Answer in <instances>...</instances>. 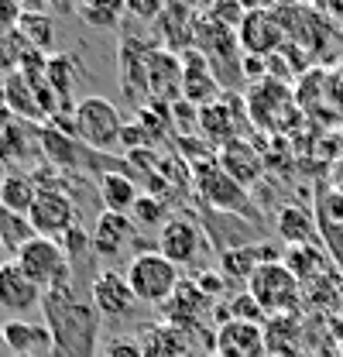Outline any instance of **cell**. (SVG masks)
Returning a JSON list of instances; mask_svg holds the SVG:
<instances>
[{
	"mask_svg": "<svg viewBox=\"0 0 343 357\" xmlns=\"http://www.w3.org/2000/svg\"><path fill=\"white\" fill-rule=\"evenodd\" d=\"M45 326L52 333V347L62 357H96L100 344V312L93 303H83L76 289L45 292L42 299Z\"/></svg>",
	"mask_w": 343,
	"mask_h": 357,
	"instance_id": "1",
	"label": "cell"
},
{
	"mask_svg": "<svg viewBox=\"0 0 343 357\" xmlns=\"http://www.w3.org/2000/svg\"><path fill=\"white\" fill-rule=\"evenodd\" d=\"M189 176H192L196 196H199L213 213H220V217H234V220L244 217L247 223L261 220L251 192H247L241 182H234V178L227 176V172L220 169L216 158H210V162H196V165L189 169Z\"/></svg>",
	"mask_w": 343,
	"mask_h": 357,
	"instance_id": "2",
	"label": "cell"
},
{
	"mask_svg": "<svg viewBox=\"0 0 343 357\" xmlns=\"http://www.w3.org/2000/svg\"><path fill=\"white\" fill-rule=\"evenodd\" d=\"M244 292L254 299L257 310L264 312L268 319L271 316H299L302 285H299V278H296V271L285 265V261L257 265L254 275L244 285Z\"/></svg>",
	"mask_w": 343,
	"mask_h": 357,
	"instance_id": "3",
	"label": "cell"
},
{
	"mask_svg": "<svg viewBox=\"0 0 343 357\" xmlns=\"http://www.w3.org/2000/svg\"><path fill=\"white\" fill-rule=\"evenodd\" d=\"M124 275H128V285L137 303H144V306H162V310L169 306L175 289L182 285V268L172 265L169 258L158 255V251H137V255L130 258V265Z\"/></svg>",
	"mask_w": 343,
	"mask_h": 357,
	"instance_id": "4",
	"label": "cell"
},
{
	"mask_svg": "<svg viewBox=\"0 0 343 357\" xmlns=\"http://www.w3.org/2000/svg\"><path fill=\"white\" fill-rule=\"evenodd\" d=\"M14 265L21 268L42 292L73 289V261H69V255H66V248L59 241H48V237L28 241L14 255Z\"/></svg>",
	"mask_w": 343,
	"mask_h": 357,
	"instance_id": "5",
	"label": "cell"
},
{
	"mask_svg": "<svg viewBox=\"0 0 343 357\" xmlns=\"http://www.w3.org/2000/svg\"><path fill=\"white\" fill-rule=\"evenodd\" d=\"M76 121V137L89 151H117L121 134H124V117L107 96H83L73 110Z\"/></svg>",
	"mask_w": 343,
	"mask_h": 357,
	"instance_id": "6",
	"label": "cell"
},
{
	"mask_svg": "<svg viewBox=\"0 0 343 357\" xmlns=\"http://www.w3.org/2000/svg\"><path fill=\"white\" fill-rule=\"evenodd\" d=\"M158 42H148L141 35H124L117 45V76L121 93L134 110L148 107V55Z\"/></svg>",
	"mask_w": 343,
	"mask_h": 357,
	"instance_id": "7",
	"label": "cell"
},
{
	"mask_svg": "<svg viewBox=\"0 0 343 357\" xmlns=\"http://www.w3.org/2000/svg\"><path fill=\"white\" fill-rule=\"evenodd\" d=\"M28 220L35 227L38 237H48V241H62L69 230H76L79 220H76V203L55 189V185H42L31 210H28Z\"/></svg>",
	"mask_w": 343,
	"mask_h": 357,
	"instance_id": "8",
	"label": "cell"
},
{
	"mask_svg": "<svg viewBox=\"0 0 343 357\" xmlns=\"http://www.w3.org/2000/svg\"><path fill=\"white\" fill-rule=\"evenodd\" d=\"M203 248H206L203 227L192 220V217H185V213H172L169 220L162 223V230H158V248L155 251L165 255L172 265L185 268V265H196L199 261Z\"/></svg>",
	"mask_w": 343,
	"mask_h": 357,
	"instance_id": "9",
	"label": "cell"
},
{
	"mask_svg": "<svg viewBox=\"0 0 343 357\" xmlns=\"http://www.w3.org/2000/svg\"><path fill=\"white\" fill-rule=\"evenodd\" d=\"M237 42L247 55L268 59L271 52L285 48V28L275 7H247L241 28H237Z\"/></svg>",
	"mask_w": 343,
	"mask_h": 357,
	"instance_id": "10",
	"label": "cell"
},
{
	"mask_svg": "<svg viewBox=\"0 0 343 357\" xmlns=\"http://www.w3.org/2000/svg\"><path fill=\"white\" fill-rule=\"evenodd\" d=\"M148 103L169 110L182 103V59L162 45H155L148 55Z\"/></svg>",
	"mask_w": 343,
	"mask_h": 357,
	"instance_id": "11",
	"label": "cell"
},
{
	"mask_svg": "<svg viewBox=\"0 0 343 357\" xmlns=\"http://www.w3.org/2000/svg\"><path fill=\"white\" fill-rule=\"evenodd\" d=\"M89 303L93 310L107 319H121V316H130L137 299L128 285V275L117 271V268H100L93 271V282H89Z\"/></svg>",
	"mask_w": 343,
	"mask_h": 357,
	"instance_id": "12",
	"label": "cell"
},
{
	"mask_svg": "<svg viewBox=\"0 0 343 357\" xmlns=\"http://www.w3.org/2000/svg\"><path fill=\"white\" fill-rule=\"evenodd\" d=\"M178 59H182V100H185V103H192L196 110L220 103L223 86H220L216 73L210 69L206 55H203V52H196V48H189V52H182Z\"/></svg>",
	"mask_w": 343,
	"mask_h": 357,
	"instance_id": "13",
	"label": "cell"
},
{
	"mask_svg": "<svg viewBox=\"0 0 343 357\" xmlns=\"http://www.w3.org/2000/svg\"><path fill=\"white\" fill-rule=\"evenodd\" d=\"M42 299H45V292L21 268L14 265V258H7V261L0 265V310L21 319V316L38 310Z\"/></svg>",
	"mask_w": 343,
	"mask_h": 357,
	"instance_id": "14",
	"label": "cell"
},
{
	"mask_svg": "<svg viewBox=\"0 0 343 357\" xmlns=\"http://www.w3.org/2000/svg\"><path fill=\"white\" fill-rule=\"evenodd\" d=\"M213 354L216 357H268L264 323H241V319H230V323L216 326Z\"/></svg>",
	"mask_w": 343,
	"mask_h": 357,
	"instance_id": "15",
	"label": "cell"
},
{
	"mask_svg": "<svg viewBox=\"0 0 343 357\" xmlns=\"http://www.w3.org/2000/svg\"><path fill=\"white\" fill-rule=\"evenodd\" d=\"M192 28H196V7H189V3H165L155 21L158 45L175 55L192 48Z\"/></svg>",
	"mask_w": 343,
	"mask_h": 357,
	"instance_id": "16",
	"label": "cell"
},
{
	"mask_svg": "<svg viewBox=\"0 0 343 357\" xmlns=\"http://www.w3.org/2000/svg\"><path fill=\"white\" fill-rule=\"evenodd\" d=\"M316 227L323 244L333 255V265L343 271V192L340 189H323L316 196Z\"/></svg>",
	"mask_w": 343,
	"mask_h": 357,
	"instance_id": "17",
	"label": "cell"
},
{
	"mask_svg": "<svg viewBox=\"0 0 343 357\" xmlns=\"http://www.w3.org/2000/svg\"><path fill=\"white\" fill-rule=\"evenodd\" d=\"M216 162H220V169L227 172V176L234 178V182H241L244 189H251L257 178H261V155H257L254 144H247V141H230V144H223L220 148V155H216Z\"/></svg>",
	"mask_w": 343,
	"mask_h": 357,
	"instance_id": "18",
	"label": "cell"
},
{
	"mask_svg": "<svg viewBox=\"0 0 343 357\" xmlns=\"http://www.w3.org/2000/svg\"><path fill=\"white\" fill-rule=\"evenodd\" d=\"M0 103L10 117H24V121H42V100H38V89L31 86L21 73H10L3 83H0ZM48 121V117H45Z\"/></svg>",
	"mask_w": 343,
	"mask_h": 357,
	"instance_id": "19",
	"label": "cell"
},
{
	"mask_svg": "<svg viewBox=\"0 0 343 357\" xmlns=\"http://www.w3.org/2000/svg\"><path fill=\"white\" fill-rule=\"evenodd\" d=\"M3 344L17 357H45V351H52V333L42 323L10 319L3 323Z\"/></svg>",
	"mask_w": 343,
	"mask_h": 357,
	"instance_id": "20",
	"label": "cell"
},
{
	"mask_svg": "<svg viewBox=\"0 0 343 357\" xmlns=\"http://www.w3.org/2000/svg\"><path fill=\"white\" fill-rule=\"evenodd\" d=\"M89 234H93V251H96L100 258H114V255H121V248L134 237V220L103 210V213L96 217V227H93Z\"/></svg>",
	"mask_w": 343,
	"mask_h": 357,
	"instance_id": "21",
	"label": "cell"
},
{
	"mask_svg": "<svg viewBox=\"0 0 343 357\" xmlns=\"http://www.w3.org/2000/svg\"><path fill=\"white\" fill-rule=\"evenodd\" d=\"M38 141H42V155L55 165V169H76V165H83L86 158L93 155L83 141H76V137H69V134L55 131L52 124H45L42 128Z\"/></svg>",
	"mask_w": 343,
	"mask_h": 357,
	"instance_id": "22",
	"label": "cell"
},
{
	"mask_svg": "<svg viewBox=\"0 0 343 357\" xmlns=\"http://www.w3.org/2000/svg\"><path fill=\"white\" fill-rule=\"evenodd\" d=\"M100 199H103V210L107 213H121L130 217L134 203L141 199V189L128 172H103L100 176Z\"/></svg>",
	"mask_w": 343,
	"mask_h": 357,
	"instance_id": "23",
	"label": "cell"
},
{
	"mask_svg": "<svg viewBox=\"0 0 343 357\" xmlns=\"http://www.w3.org/2000/svg\"><path fill=\"white\" fill-rule=\"evenodd\" d=\"M38 189H42V185L35 182V176H28V172H21V169H10V172L3 176V182H0V210L17 213V217H28V210H31Z\"/></svg>",
	"mask_w": 343,
	"mask_h": 357,
	"instance_id": "24",
	"label": "cell"
},
{
	"mask_svg": "<svg viewBox=\"0 0 343 357\" xmlns=\"http://www.w3.org/2000/svg\"><path fill=\"white\" fill-rule=\"evenodd\" d=\"M73 10H76V17L83 21L86 28H93V31H117L121 28V17L128 14V3L124 0H83Z\"/></svg>",
	"mask_w": 343,
	"mask_h": 357,
	"instance_id": "25",
	"label": "cell"
},
{
	"mask_svg": "<svg viewBox=\"0 0 343 357\" xmlns=\"http://www.w3.org/2000/svg\"><path fill=\"white\" fill-rule=\"evenodd\" d=\"M278 234H282V241L289 248H309V244L319 241L316 220L305 210H299V206H282V213H278Z\"/></svg>",
	"mask_w": 343,
	"mask_h": 357,
	"instance_id": "26",
	"label": "cell"
},
{
	"mask_svg": "<svg viewBox=\"0 0 343 357\" xmlns=\"http://www.w3.org/2000/svg\"><path fill=\"white\" fill-rule=\"evenodd\" d=\"M210 306H213V303L196 289V282L182 278V285L175 289V296H172V303L165 306V312H169L172 326H182V323H192L196 316H203Z\"/></svg>",
	"mask_w": 343,
	"mask_h": 357,
	"instance_id": "27",
	"label": "cell"
},
{
	"mask_svg": "<svg viewBox=\"0 0 343 357\" xmlns=\"http://www.w3.org/2000/svg\"><path fill=\"white\" fill-rule=\"evenodd\" d=\"M17 35H21V42L28 45V48H35V52L48 55V48H52V42H55V24H52V17L42 14L38 7H24V17H21Z\"/></svg>",
	"mask_w": 343,
	"mask_h": 357,
	"instance_id": "28",
	"label": "cell"
},
{
	"mask_svg": "<svg viewBox=\"0 0 343 357\" xmlns=\"http://www.w3.org/2000/svg\"><path fill=\"white\" fill-rule=\"evenodd\" d=\"M199 131L206 134L210 141H216L220 148L237 141V128H234V110L227 103H213L199 110Z\"/></svg>",
	"mask_w": 343,
	"mask_h": 357,
	"instance_id": "29",
	"label": "cell"
},
{
	"mask_svg": "<svg viewBox=\"0 0 343 357\" xmlns=\"http://www.w3.org/2000/svg\"><path fill=\"white\" fill-rule=\"evenodd\" d=\"M38 234H35V227L28 217H17V213H7V210H0V244H3V251L14 258L28 241H35Z\"/></svg>",
	"mask_w": 343,
	"mask_h": 357,
	"instance_id": "30",
	"label": "cell"
},
{
	"mask_svg": "<svg viewBox=\"0 0 343 357\" xmlns=\"http://www.w3.org/2000/svg\"><path fill=\"white\" fill-rule=\"evenodd\" d=\"M45 83L52 86V93L62 103H69V93H73V55H48Z\"/></svg>",
	"mask_w": 343,
	"mask_h": 357,
	"instance_id": "31",
	"label": "cell"
},
{
	"mask_svg": "<svg viewBox=\"0 0 343 357\" xmlns=\"http://www.w3.org/2000/svg\"><path fill=\"white\" fill-rule=\"evenodd\" d=\"M130 220H134V227H158L162 230V223L169 220V206L158 192H141V199L130 210Z\"/></svg>",
	"mask_w": 343,
	"mask_h": 357,
	"instance_id": "32",
	"label": "cell"
},
{
	"mask_svg": "<svg viewBox=\"0 0 343 357\" xmlns=\"http://www.w3.org/2000/svg\"><path fill=\"white\" fill-rule=\"evenodd\" d=\"M210 17H213L216 24H223V28H230V31H237L241 28V21H244V14H247V7L244 3H210V7H203Z\"/></svg>",
	"mask_w": 343,
	"mask_h": 357,
	"instance_id": "33",
	"label": "cell"
},
{
	"mask_svg": "<svg viewBox=\"0 0 343 357\" xmlns=\"http://www.w3.org/2000/svg\"><path fill=\"white\" fill-rule=\"evenodd\" d=\"M192 282H196V289H199L210 303H216V299L223 296V289H227V278H223L216 268H203V271H196V278H192Z\"/></svg>",
	"mask_w": 343,
	"mask_h": 357,
	"instance_id": "34",
	"label": "cell"
},
{
	"mask_svg": "<svg viewBox=\"0 0 343 357\" xmlns=\"http://www.w3.org/2000/svg\"><path fill=\"white\" fill-rule=\"evenodd\" d=\"M21 17H24V7H21V3H14V0H0V38L17 35Z\"/></svg>",
	"mask_w": 343,
	"mask_h": 357,
	"instance_id": "35",
	"label": "cell"
},
{
	"mask_svg": "<svg viewBox=\"0 0 343 357\" xmlns=\"http://www.w3.org/2000/svg\"><path fill=\"white\" fill-rule=\"evenodd\" d=\"M162 7L165 3H158V0H128V14L130 17H141V21H158V14H162Z\"/></svg>",
	"mask_w": 343,
	"mask_h": 357,
	"instance_id": "36",
	"label": "cell"
},
{
	"mask_svg": "<svg viewBox=\"0 0 343 357\" xmlns=\"http://www.w3.org/2000/svg\"><path fill=\"white\" fill-rule=\"evenodd\" d=\"M100 357H144V351H141V344H134V340L114 337V340L103 347V354Z\"/></svg>",
	"mask_w": 343,
	"mask_h": 357,
	"instance_id": "37",
	"label": "cell"
},
{
	"mask_svg": "<svg viewBox=\"0 0 343 357\" xmlns=\"http://www.w3.org/2000/svg\"><path fill=\"white\" fill-rule=\"evenodd\" d=\"M323 14H330V17H340V21H343V3H326V7H323Z\"/></svg>",
	"mask_w": 343,
	"mask_h": 357,
	"instance_id": "38",
	"label": "cell"
},
{
	"mask_svg": "<svg viewBox=\"0 0 343 357\" xmlns=\"http://www.w3.org/2000/svg\"><path fill=\"white\" fill-rule=\"evenodd\" d=\"M7 172H10V169H3V165H0V182H3V176H7Z\"/></svg>",
	"mask_w": 343,
	"mask_h": 357,
	"instance_id": "39",
	"label": "cell"
},
{
	"mask_svg": "<svg viewBox=\"0 0 343 357\" xmlns=\"http://www.w3.org/2000/svg\"><path fill=\"white\" fill-rule=\"evenodd\" d=\"M0 255H7V251H3V244H0ZM0 265H3V261H0Z\"/></svg>",
	"mask_w": 343,
	"mask_h": 357,
	"instance_id": "40",
	"label": "cell"
},
{
	"mask_svg": "<svg viewBox=\"0 0 343 357\" xmlns=\"http://www.w3.org/2000/svg\"><path fill=\"white\" fill-rule=\"evenodd\" d=\"M213 357H216V354H213Z\"/></svg>",
	"mask_w": 343,
	"mask_h": 357,
	"instance_id": "41",
	"label": "cell"
}]
</instances>
